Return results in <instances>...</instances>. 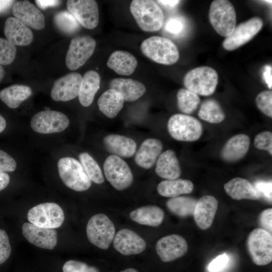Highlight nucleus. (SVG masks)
Instances as JSON below:
<instances>
[{
  "label": "nucleus",
  "mask_w": 272,
  "mask_h": 272,
  "mask_svg": "<svg viewBox=\"0 0 272 272\" xmlns=\"http://www.w3.org/2000/svg\"><path fill=\"white\" fill-rule=\"evenodd\" d=\"M53 22L58 30L66 35L74 34L81 28L80 24L68 11H61L57 13L54 16Z\"/></svg>",
  "instance_id": "nucleus-36"
},
{
  "label": "nucleus",
  "mask_w": 272,
  "mask_h": 272,
  "mask_svg": "<svg viewBox=\"0 0 272 272\" xmlns=\"http://www.w3.org/2000/svg\"><path fill=\"white\" fill-rule=\"evenodd\" d=\"M68 11L83 27L93 29L98 24V6L94 0H69L66 2Z\"/></svg>",
  "instance_id": "nucleus-14"
},
{
  "label": "nucleus",
  "mask_w": 272,
  "mask_h": 272,
  "mask_svg": "<svg viewBox=\"0 0 272 272\" xmlns=\"http://www.w3.org/2000/svg\"><path fill=\"white\" fill-rule=\"evenodd\" d=\"M250 144L247 135L243 133L235 135L226 142L221 150V156L226 162L237 161L247 154Z\"/></svg>",
  "instance_id": "nucleus-23"
},
{
  "label": "nucleus",
  "mask_w": 272,
  "mask_h": 272,
  "mask_svg": "<svg viewBox=\"0 0 272 272\" xmlns=\"http://www.w3.org/2000/svg\"><path fill=\"white\" fill-rule=\"evenodd\" d=\"M177 100L179 110L187 115L193 112L200 102L198 95L186 88H181L178 91Z\"/></svg>",
  "instance_id": "nucleus-37"
},
{
  "label": "nucleus",
  "mask_w": 272,
  "mask_h": 272,
  "mask_svg": "<svg viewBox=\"0 0 272 272\" xmlns=\"http://www.w3.org/2000/svg\"><path fill=\"white\" fill-rule=\"evenodd\" d=\"M10 181L9 175L5 172H0V191L7 187Z\"/></svg>",
  "instance_id": "nucleus-51"
},
{
  "label": "nucleus",
  "mask_w": 272,
  "mask_h": 272,
  "mask_svg": "<svg viewBox=\"0 0 272 272\" xmlns=\"http://www.w3.org/2000/svg\"><path fill=\"white\" fill-rule=\"evenodd\" d=\"M4 34L7 40L15 46H27L33 40V34L30 28L15 17L6 20Z\"/></svg>",
  "instance_id": "nucleus-21"
},
{
  "label": "nucleus",
  "mask_w": 272,
  "mask_h": 272,
  "mask_svg": "<svg viewBox=\"0 0 272 272\" xmlns=\"http://www.w3.org/2000/svg\"><path fill=\"white\" fill-rule=\"evenodd\" d=\"M254 187L260 194L261 197H264L267 200L271 202V181H257Z\"/></svg>",
  "instance_id": "nucleus-48"
},
{
  "label": "nucleus",
  "mask_w": 272,
  "mask_h": 272,
  "mask_svg": "<svg viewBox=\"0 0 272 272\" xmlns=\"http://www.w3.org/2000/svg\"><path fill=\"white\" fill-rule=\"evenodd\" d=\"M120 272H139L137 269L133 268H128L121 270Z\"/></svg>",
  "instance_id": "nucleus-56"
},
{
  "label": "nucleus",
  "mask_w": 272,
  "mask_h": 272,
  "mask_svg": "<svg viewBox=\"0 0 272 272\" xmlns=\"http://www.w3.org/2000/svg\"><path fill=\"white\" fill-rule=\"evenodd\" d=\"M70 120L64 114L54 110H44L35 114L30 125L35 132L42 134L57 133L65 130Z\"/></svg>",
  "instance_id": "nucleus-12"
},
{
  "label": "nucleus",
  "mask_w": 272,
  "mask_h": 272,
  "mask_svg": "<svg viewBox=\"0 0 272 272\" xmlns=\"http://www.w3.org/2000/svg\"><path fill=\"white\" fill-rule=\"evenodd\" d=\"M113 246L115 249L121 254L129 255L137 254L144 251L146 243L133 231L122 229L114 236Z\"/></svg>",
  "instance_id": "nucleus-19"
},
{
  "label": "nucleus",
  "mask_w": 272,
  "mask_h": 272,
  "mask_svg": "<svg viewBox=\"0 0 272 272\" xmlns=\"http://www.w3.org/2000/svg\"><path fill=\"white\" fill-rule=\"evenodd\" d=\"M12 12L15 18L28 27L41 30L45 26L44 15L28 1H15L12 7Z\"/></svg>",
  "instance_id": "nucleus-17"
},
{
  "label": "nucleus",
  "mask_w": 272,
  "mask_h": 272,
  "mask_svg": "<svg viewBox=\"0 0 272 272\" xmlns=\"http://www.w3.org/2000/svg\"><path fill=\"white\" fill-rule=\"evenodd\" d=\"M263 21L253 17L236 26L233 32L226 37L223 47L227 50H234L251 40L261 29Z\"/></svg>",
  "instance_id": "nucleus-13"
},
{
  "label": "nucleus",
  "mask_w": 272,
  "mask_h": 272,
  "mask_svg": "<svg viewBox=\"0 0 272 272\" xmlns=\"http://www.w3.org/2000/svg\"><path fill=\"white\" fill-rule=\"evenodd\" d=\"M163 144L158 139L150 138L141 144L135 156V162L140 167L148 169L156 162L162 153Z\"/></svg>",
  "instance_id": "nucleus-22"
},
{
  "label": "nucleus",
  "mask_w": 272,
  "mask_h": 272,
  "mask_svg": "<svg viewBox=\"0 0 272 272\" xmlns=\"http://www.w3.org/2000/svg\"><path fill=\"white\" fill-rule=\"evenodd\" d=\"M193 183L187 179L165 180L158 185V193L164 197L174 198L181 194H189L193 190Z\"/></svg>",
  "instance_id": "nucleus-32"
},
{
  "label": "nucleus",
  "mask_w": 272,
  "mask_h": 272,
  "mask_svg": "<svg viewBox=\"0 0 272 272\" xmlns=\"http://www.w3.org/2000/svg\"><path fill=\"white\" fill-rule=\"evenodd\" d=\"M96 45L95 40L89 35H78L74 37L66 54V67L74 71L83 65L93 54Z\"/></svg>",
  "instance_id": "nucleus-10"
},
{
  "label": "nucleus",
  "mask_w": 272,
  "mask_h": 272,
  "mask_svg": "<svg viewBox=\"0 0 272 272\" xmlns=\"http://www.w3.org/2000/svg\"><path fill=\"white\" fill-rule=\"evenodd\" d=\"M140 48L146 56L158 63L172 65L179 57L176 44L170 39L162 36H153L146 39Z\"/></svg>",
  "instance_id": "nucleus-2"
},
{
  "label": "nucleus",
  "mask_w": 272,
  "mask_h": 272,
  "mask_svg": "<svg viewBox=\"0 0 272 272\" xmlns=\"http://www.w3.org/2000/svg\"><path fill=\"white\" fill-rule=\"evenodd\" d=\"M101 78L96 71H87L82 77L78 95L81 104L84 107L89 106L93 102L95 95L100 88Z\"/></svg>",
  "instance_id": "nucleus-29"
},
{
  "label": "nucleus",
  "mask_w": 272,
  "mask_h": 272,
  "mask_svg": "<svg viewBox=\"0 0 272 272\" xmlns=\"http://www.w3.org/2000/svg\"><path fill=\"white\" fill-rule=\"evenodd\" d=\"M6 127V121L0 114V133L4 130Z\"/></svg>",
  "instance_id": "nucleus-54"
},
{
  "label": "nucleus",
  "mask_w": 272,
  "mask_h": 272,
  "mask_svg": "<svg viewBox=\"0 0 272 272\" xmlns=\"http://www.w3.org/2000/svg\"><path fill=\"white\" fill-rule=\"evenodd\" d=\"M22 231L28 241L37 247L52 250L57 244V234L54 229H47L30 223H24Z\"/></svg>",
  "instance_id": "nucleus-18"
},
{
  "label": "nucleus",
  "mask_w": 272,
  "mask_h": 272,
  "mask_svg": "<svg viewBox=\"0 0 272 272\" xmlns=\"http://www.w3.org/2000/svg\"><path fill=\"white\" fill-rule=\"evenodd\" d=\"M11 253L9 237L4 230L0 229V264L4 263Z\"/></svg>",
  "instance_id": "nucleus-43"
},
{
  "label": "nucleus",
  "mask_w": 272,
  "mask_h": 272,
  "mask_svg": "<svg viewBox=\"0 0 272 272\" xmlns=\"http://www.w3.org/2000/svg\"><path fill=\"white\" fill-rule=\"evenodd\" d=\"M82 80L77 72L67 74L56 80L51 90V98L56 101L66 102L78 96Z\"/></svg>",
  "instance_id": "nucleus-15"
},
{
  "label": "nucleus",
  "mask_w": 272,
  "mask_h": 272,
  "mask_svg": "<svg viewBox=\"0 0 272 272\" xmlns=\"http://www.w3.org/2000/svg\"><path fill=\"white\" fill-rule=\"evenodd\" d=\"M80 163L91 181L100 184L104 182V178L100 167L96 161L87 152H83L79 156Z\"/></svg>",
  "instance_id": "nucleus-38"
},
{
  "label": "nucleus",
  "mask_w": 272,
  "mask_h": 272,
  "mask_svg": "<svg viewBox=\"0 0 272 272\" xmlns=\"http://www.w3.org/2000/svg\"><path fill=\"white\" fill-rule=\"evenodd\" d=\"M262 77L269 89L272 86V68L270 65H265L263 70Z\"/></svg>",
  "instance_id": "nucleus-49"
},
{
  "label": "nucleus",
  "mask_w": 272,
  "mask_h": 272,
  "mask_svg": "<svg viewBox=\"0 0 272 272\" xmlns=\"http://www.w3.org/2000/svg\"><path fill=\"white\" fill-rule=\"evenodd\" d=\"M63 272H99L94 266L88 265L85 262L69 260L66 261L62 266Z\"/></svg>",
  "instance_id": "nucleus-42"
},
{
  "label": "nucleus",
  "mask_w": 272,
  "mask_h": 272,
  "mask_svg": "<svg viewBox=\"0 0 272 272\" xmlns=\"http://www.w3.org/2000/svg\"><path fill=\"white\" fill-rule=\"evenodd\" d=\"M170 135L175 140L183 142H194L199 139L202 126L196 118L184 114L172 115L167 123Z\"/></svg>",
  "instance_id": "nucleus-6"
},
{
  "label": "nucleus",
  "mask_w": 272,
  "mask_h": 272,
  "mask_svg": "<svg viewBox=\"0 0 272 272\" xmlns=\"http://www.w3.org/2000/svg\"><path fill=\"white\" fill-rule=\"evenodd\" d=\"M109 85L110 89L118 91L126 101L138 100L146 90L143 83L131 79L115 78L111 80Z\"/></svg>",
  "instance_id": "nucleus-27"
},
{
  "label": "nucleus",
  "mask_w": 272,
  "mask_h": 272,
  "mask_svg": "<svg viewBox=\"0 0 272 272\" xmlns=\"http://www.w3.org/2000/svg\"><path fill=\"white\" fill-rule=\"evenodd\" d=\"M32 94V90L29 86L15 84L0 91V99L9 108L15 109Z\"/></svg>",
  "instance_id": "nucleus-33"
},
{
  "label": "nucleus",
  "mask_w": 272,
  "mask_h": 272,
  "mask_svg": "<svg viewBox=\"0 0 272 272\" xmlns=\"http://www.w3.org/2000/svg\"><path fill=\"white\" fill-rule=\"evenodd\" d=\"M200 119L211 123H219L225 118V114L219 103L213 99L205 100L198 112Z\"/></svg>",
  "instance_id": "nucleus-34"
},
{
  "label": "nucleus",
  "mask_w": 272,
  "mask_h": 272,
  "mask_svg": "<svg viewBox=\"0 0 272 272\" xmlns=\"http://www.w3.org/2000/svg\"><path fill=\"white\" fill-rule=\"evenodd\" d=\"M30 223L47 229L60 227L64 220L62 208L54 202H44L31 208L27 214Z\"/></svg>",
  "instance_id": "nucleus-9"
},
{
  "label": "nucleus",
  "mask_w": 272,
  "mask_h": 272,
  "mask_svg": "<svg viewBox=\"0 0 272 272\" xmlns=\"http://www.w3.org/2000/svg\"><path fill=\"white\" fill-rule=\"evenodd\" d=\"M157 3L161 5L162 6L168 8V9H174L175 7H176L180 2V1H169V0H160V1H157Z\"/></svg>",
  "instance_id": "nucleus-52"
},
{
  "label": "nucleus",
  "mask_w": 272,
  "mask_h": 272,
  "mask_svg": "<svg viewBox=\"0 0 272 272\" xmlns=\"http://www.w3.org/2000/svg\"><path fill=\"white\" fill-rule=\"evenodd\" d=\"M58 174L62 182L69 188L76 191H84L91 185V181L81 164L72 157H63L57 163Z\"/></svg>",
  "instance_id": "nucleus-5"
},
{
  "label": "nucleus",
  "mask_w": 272,
  "mask_h": 272,
  "mask_svg": "<svg viewBox=\"0 0 272 272\" xmlns=\"http://www.w3.org/2000/svg\"><path fill=\"white\" fill-rule=\"evenodd\" d=\"M36 5L42 9H45L49 7H54L58 6L61 1L54 0H36Z\"/></svg>",
  "instance_id": "nucleus-50"
},
{
  "label": "nucleus",
  "mask_w": 272,
  "mask_h": 272,
  "mask_svg": "<svg viewBox=\"0 0 272 272\" xmlns=\"http://www.w3.org/2000/svg\"><path fill=\"white\" fill-rule=\"evenodd\" d=\"M257 108L265 115L272 117V92L265 90L259 93L255 99Z\"/></svg>",
  "instance_id": "nucleus-40"
},
{
  "label": "nucleus",
  "mask_w": 272,
  "mask_h": 272,
  "mask_svg": "<svg viewBox=\"0 0 272 272\" xmlns=\"http://www.w3.org/2000/svg\"><path fill=\"white\" fill-rule=\"evenodd\" d=\"M218 207V200L212 195H204L197 200L193 216L200 229L207 230L211 226Z\"/></svg>",
  "instance_id": "nucleus-20"
},
{
  "label": "nucleus",
  "mask_w": 272,
  "mask_h": 272,
  "mask_svg": "<svg viewBox=\"0 0 272 272\" xmlns=\"http://www.w3.org/2000/svg\"><path fill=\"white\" fill-rule=\"evenodd\" d=\"M5 71L4 68L2 66V65H0V82L3 79L5 76Z\"/></svg>",
  "instance_id": "nucleus-55"
},
{
  "label": "nucleus",
  "mask_w": 272,
  "mask_h": 272,
  "mask_svg": "<svg viewBox=\"0 0 272 272\" xmlns=\"http://www.w3.org/2000/svg\"><path fill=\"white\" fill-rule=\"evenodd\" d=\"M108 67L122 76H129L135 71L138 61L131 53L123 50L113 52L107 62Z\"/></svg>",
  "instance_id": "nucleus-28"
},
{
  "label": "nucleus",
  "mask_w": 272,
  "mask_h": 272,
  "mask_svg": "<svg viewBox=\"0 0 272 272\" xmlns=\"http://www.w3.org/2000/svg\"><path fill=\"white\" fill-rule=\"evenodd\" d=\"M263 2H265V3H268V4H271V1H264Z\"/></svg>",
  "instance_id": "nucleus-57"
},
{
  "label": "nucleus",
  "mask_w": 272,
  "mask_h": 272,
  "mask_svg": "<svg viewBox=\"0 0 272 272\" xmlns=\"http://www.w3.org/2000/svg\"><path fill=\"white\" fill-rule=\"evenodd\" d=\"M224 188L227 194L234 199L257 200L261 198L254 185L243 178L232 179L225 184Z\"/></svg>",
  "instance_id": "nucleus-25"
},
{
  "label": "nucleus",
  "mask_w": 272,
  "mask_h": 272,
  "mask_svg": "<svg viewBox=\"0 0 272 272\" xmlns=\"http://www.w3.org/2000/svg\"><path fill=\"white\" fill-rule=\"evenodd\" d=\"M105 177L116 189L122 190L132 183L133 175L127 163L113 155L108 156L103 164Z\"/></svg>",
  "instance_id": "nucleus-11"
},
{
  "label": "nucleus",
  "mask_w": 272,
  "mask_h": 272,
  "mask_svg": "<svg viewBox=\"0 0 272 272\" xmlns=\"http://www.w3.org/2000/svg\"><path fill=\"white\" fill-rule=\"evenodd\" d=\"M230 258L229 256L224 253L214 259L208 265L209 272H222L228 266Z\"/></svg>",
  "instance_id": "nucleus-45"
},
{
  "label": "nucleus",
  "mask_w": 272,
  "mask_h": 272,
  "mask_svg": "<svg viewBox=\"0 0 272 272\" xmlns=\"http://www.w3.org/2000/svg\"><path fill=\"white\" fill-rule=\"evenodd\" d=\"M197 200L185 196L170 198L166 202V207L172 214L180 217L193 216Z\"/></svg>",
  "instance_id": "nucleus-35"
},
{
  "label": "nucleus",
  "mask_w": 272,
  "mask_h": 272,
  "mask_svg": "<svg viewBox=\"0 0 272 272\" xmlns=\"http://www.w3.org/2000/svg\"><path fill=\"white\" fill-rule=\"evenodd\" d=\"M16 46L6 39L0 38V65H9L14 60Z\"/></svg>",
  "instance_id": "nucleus-39"
},
{
  "label": "nucleus",
  "mask_w": 272,
  "mask_h": 272,
  "mask_svg": "<svg viewBox=\"0 0 272 272\" xmlns=\"http://www.w3.org/2000/svg\"><path fill=\"white\" fill-rule=\"evenodd\" d=\"M246 247L255 264L265 265L271 261V234L260 228L253 230L247 237Z\"/></svg>",
  "instance_id": "nucleus-8"
},
{
  "label": "nucleus",
  "mask_w": 272,
  "mask_h": 272,
  "mask_svg": "<svg viewBox=\"0 0 272 272\" xmlns=\"http://www.w3.org/2000/svg\"><path fill=\"white\" fill-rule=\"evenodd\" d=\"M155 172L166 180L176 179L180 177L181 167L174 151L167 150L161 154L156 161Z\"/></svg>",
  "instance_id": "nucleus-24"
},
{
  "label": "nucleus",
  "mask_w": 272,
  "mask_h": 272,
  "mask_svg": "<svg viewBox=\"0 0 272 272\" xmlns=\"http://www.w3.org/2000/svg\"><path fill=\"white\" fill-rule=\"evenodd\" d=\"M260 228L267 232L272 233V209L269 208L263 210L259 214L258 219Z\"/></svg>",
  "instance_id": "nucleus-47"
},
{
  "label": "nucleus",
  "mask_w": 272,
  "mask_h": 272,
  "mask_svg": "<svg viewBox=\"0 0 272 272\" xmlns=\"http://www.w3.org/2000/svg\"><path fill=\"white\" fill-rule=\"evenodd\" d=\"M130 11L139 27L145 32H156L162 27L164 15L158 3L152 0H133Z\"/></svg>",
  "instance_id": "nucleus-1"
},
{
  "label": "nucleus",
  "mask_w": 272,
  "mask_h": 272,
  "mask_svg": "<svg viewBox=\"0 0 272 272\" xmlns=\"http://www.w3.org/2000/svg\"><path fill=\"white\" fill-rule=\"evenodd\" d=\"M16 167L15 160L6 152L0 150V172H13Z\"/></svg>",
  "instance_id": "nucleus-46"
},
{
  "label": "nucleus",
  "mask_w": 272,
  "mask_h": 272,
  "mask_svg": "<svg viewBox=\"0 0 272 272\" xmlns=\"http://www.w3.org/2000/svg\"><path fill=\"white\" fill-rule=\"evenodd\" d=\"M156 250L162 261L170 262L185 255L188 244L181 236L171 234L160 238L156 243Z\"/></svg>",
  "instance_id": "nucleus-16"
},
{
  "label": "nucleus",
  "mask_w": 272,
  "mask_h": 272,
  "mask_svg": "<svg viewBox=\"0 0 272 272\" xmlns=\"http://www.w3.org/2000/svg\"><path fill=\"white\" fill-rule=\"evenodd\" d=\"M130 219L135 222L152 227L160 225L164 219L163 210L156 206H146L132 211L129 215Z\"/></svg>",
  "instance_id": "nucleus-30"
},
{
  "label": "nucleus",
  "mask_w": 272,
  "mask_h": 272,
  "mask_svg": "<svg viewBox=\"0 0 272 272\" xmlns=\"http://www.w3.org/2000/svg\"><path fill=\"white\" fill-rule=\"evenodd\" d=\"M89 241L102 249L109 248L113 240L115 229L111 220L104 214H97L89 220L86 227Z\"/></svg>",
  "instance_id": "nucleus-7"
},
{
  "label": "nucleus",
  "mask_w": 272,
  "mask_h": 272,
  "mask_svg": "<svg viewBox=\"0 0 272 272\" xmlns=\"http://www.w3.org/2000/svg\"><path fill=\"white\" fill-rule=\"evenodd\" d=\"M184 28V23L182 19L178 17H172L169 18L165 25L166 31L175 35L180 34Z\"/></svg>",
  "instance_id": "nucleus-44"
},
{
  "label": "nucleus",
  "mask_w": 272,
  "mask_h": 272,
  "mask_svg": "<svg viewBox=\"0 0 272 272\" xmlns=\"http://www.w3.org/2000/svg\"><path fill=\"white\" fill-rule=\"evenodd\" d=\"M15 1L0 0V13L7 10L15 3Z\"/></svg>",
  "instance_id": "nucleus-53"
},
{
  "label": "nucleus",
  "mask_w": 272,
  "mask_h": 272,
  "mask_svg": "<svg viewBox=\"0 0 272 272\" xmlns=\"http://www.w3.org/2000/svg\"><path fill=\"white\" fill-rule=\"evenodd\" d=\"M218 82V75L212 67L202 66L188 72L183 79L186 89L197 95L208 96L213 94Z\"/></svg>",
  "instance_id": "nucleus-3"
},
{
  "label": "nucleus",
  "mask_w": 272,
  "mask_h": 272,
  "mask_svg": "<svg viewBox=\"0 0 272 272\" xmlns=\"http://www.w3.org/2000/svg\"><path fill=\"white\" fill-rule=\"evenodd\" d=\"M255 147L259 150H265L272 155V133L264 131L256 135L254 140Z\"/></svg>",
  "instance_id": "nucleus-41"
},
{
  "label": "nucleus",
  "mask_w": 272,
  "mask_h": 272,
  "mask_svg": "<svg viewBox=\"0 0 272 272\" xmlns=\"http://www.w3.org/2000/svg\"><path fill=\"white\" fill-rule=\"evenodd\" d=\"M124 100L116 90L109 89L103 92L98 100L99 110L106 117H115L123 108Z\"/></svg>",
  "instance_id": "nucleus-31"
},
{
  "label": "nucleus",
  "mask_w": 272,
  "mask_h": 272,
  "mask_svg": "<svg viewBox=\"0 0 272 272\" xmlns=\"http://www.w3.org/2000/svg\"><path fill=\"white\" fill-rule=\"evenodd\" d=\"M209 21L215 31L227 37L234 31L236 25V13L233 5L227 0L212 2L209 13Z\"/></svg>",
  "instance_id": "nucleus-4"
},
{
  "label": "nucleus",
  "mask_w": 272,
  "mask_h": 272,
  "mask_svg": "<svg viewBox=\"0 0 272 272\" xmlns=\"http://www.w3.org/2000/svg\"><path fill=\"white\" fill-rule=\"evenodd\" d=\"M106 150L119 157L129 158L136 151L137 144L134 140L124 135L111 134L103 139Z\"/></svg>",
  "instance_id": "nucleus-26"
}]
</instances>
